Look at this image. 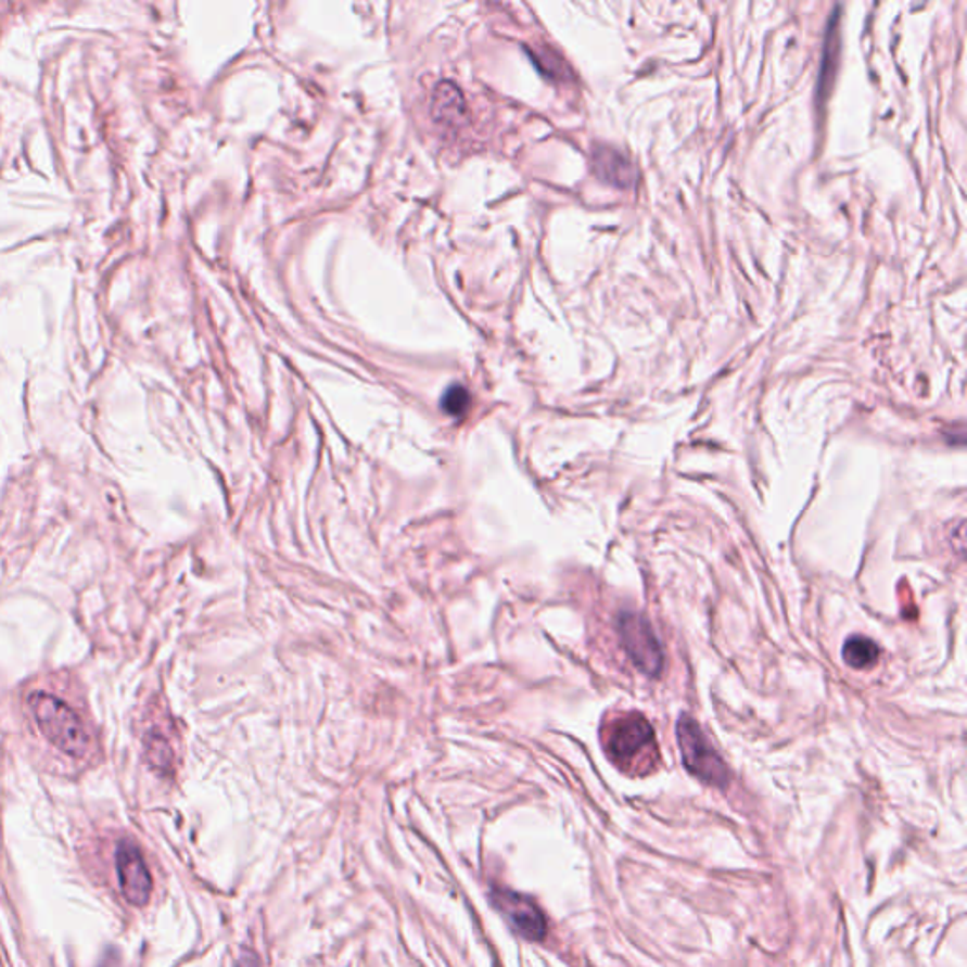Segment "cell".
<instances>
[{
    "mask_svg": "<svg viewBox=\"0 0 967 967\" xmlns=\"http://www.w3.org/2000/svg\"><path fill=\"white\" fill-rule=\"evenodd\" d=\"M27 707L33 714L40 734L66 756H88L91 749V735L80 716L65 699L50 691L37 690L27 698Z\"/></svg>",
    "mask_w": 967,
    "mask_h": 967,
    "instance_id": "obj_1",
    "label": "cell"
},
{
    "mask_svg": "<svg viewBox=\"0 0 967 967\" xmlns=\"http://www.w3.org/2000/svg\"><path fill=\"white\" fill-rule=\"evenodd\" d=\"M605 750L612 764L629 772L658 754L654 729L640 714H622L609 726Z\"/></svg>",
    "mask_w": 967,
    "mask_h": 967,
    "instance_id": "obj_2",
    "label": "cell"
},
{
    "mask_svg": "<svg viewBox=\"0 0 967 967\" xmlns=\"http://www.w3.org/2000/svg\"><path fill=\"white\" fill-rule=\"evenodd\" d=\"M678 747L683 754L684 767L705 785L724 788L729 782V773L713 745L707 741L701 727L683 716L677 724Z\"/></svg>",
    "mask_w": 967,
    "mask_h": 967,
    "instance_id": "obj_3",
    "label": "cell"
},
{
    "mask_svg": "<svg viewBox=\"0 0 967 967\" xmlns=\"http://www.w3.org/2000/svg\"><path fill=\"white\" fill-rule=\"evenodd\" d=\"M622 647L633 663L647 675H658L663 667V652L652 626L637 612H622L619 616Z\"/></svg>",
    "mask_w": 967,
    "mask_h": 967,
    "instance_id": "obj_4",
    "label": "cell"
},
{
    "mask_svg": "<svg viewBox=\"0 0 967 967\" xmlns=\"http://www.w3.org/2000/svg\"><path fill=\"white\" fill-rule=\"evenodd\" d=\"M117 882L125 900L135 907H144L152 895V875L148 871L139 847L124 839L116 849Z\"/></svg>",
    "mask_w": 967,
    "mask_h": 967,
    "instance_id": "obj_5",
    "label": "cell"
},
{
    "mask_svg": "<svg viewBox=\"0 0 967 967\" xmlns=\"http://www.w3.org/2000/svg\"><path fill=\"white\" fill-rule=\"evenodd\" d=\"M492 900H494L495 909L509 920L510 926L522 938L530 939V941L545 939L546 931H548L545 915L530 898L510 892V890H495Z\"/></svg>",
    "mask_w": 967,
    "mask_h": 967,
    "instance_id": "obj_6",
    "label": "cell"
},
{
    "mask_svg": "<svg viewBox=\"0 0 967 967\" xmlns=\"http://www.w3.org/2000/svg\"><path fill=\"white\" fill-rule=\"evenodd\" d=\"M594 170L605 182L629 188L635 180V168L624 153L612 148H599L594 152Z\"/></svg>",
    "mask_w": 967,
    "mask_h": 967,
    "instance_id": "obj_7",
    "label": "cell"
},
{
    "mask_svg": "<svg viewBox=\"0 0 967 967\" xmlns=\"http://www.w3.org/2000/svg\"><path fill=\"white\" fill-rule=\"evenodd\" d=\"M463 112H466V102H463L459 89L450 81L438 84L435 88V96H433L435 119L443 124H459Z\"/></svg>",
    "mask_w": 967,
    "mask_h": 967,
    "instance_id": "obj_8",
    "label": "cell"
},
{
    "mask_svg": "<svg viewBox=\"0 0 967 967\" xmlns=\"http://www.w3.org/2000/svg\"><path fill=\"white\" fill-rule=\"evenodd\" d=\"M843 660L852 670H869L879 660V647L869 637L854 635L844 642Z\"/></svg>",
    "mask_w": 967,
    "mask_h": 967,
    "instance_id": "obj_9",
    "label": "cell"
},
{
    "mask_svg": "<svg viewBox=\"0 0 967 967\" xmlns=\"http://www.w3.org/2000/svg\"><path fill=\"white\" fill-rule=\"evenodd\" d=\"M837 22H839V15L834 14V17L829 20L831 23V27L828 29V37H826V48H824V61H823V71H820V81H818V96L820 99H824V96L828 93L829 84L834 80V71H836V61H837Z\"/></svg>",
    "mask_w": 967,
    "mask_h": 967,
    "instance_id": "obj_10",
    "label": "cell"
},
{
    "mask_svg": "<svg viewBox=\"0 0 967 967\" xmlns=\"http://www.w3.org/2000/svg\"><path fill=\"white\" fill-rule=\"evenodd\" d=\"M145 756L160 772H168L173 765V750L161 735L153 734L145 739Z\"/></svg>",
    "mask_w": 967,
    "mask_h": 967,
    "instance_id": "obj_11",
    "label": "cell"
},
{
    "mask_svg": "<svg viewBox=\"0 0 967 967\" xmlns=\"http://www.w3.org/2000/svg\"><path fill=\"white\" fill-rule=\"evenodd\" d=\"M441 405H443V410L446 415H466L467 408L471 405V395L463 386H451L448 392L444 393Z\"/></svg>",
    "mask_w": 967,
    "mask_h": 967,
    "instance_id": "obj_12",
    "label": "cell"
},
{
    "mask_svg": "<svg viewBox=\"0 0 967 967\" xmlns=\"http://www.w3.org/2000/svg\"><path fill=\"white\" fill-rule=\"evenodd\" d=\"M237 967H262V962L252 951H244L239 962H237Z\"/></svg>",
    "mask_w": 967,
    "mask_h": 967,
    "instance_id": "obj_13",
    "label": "cell"
}]
</instances>
